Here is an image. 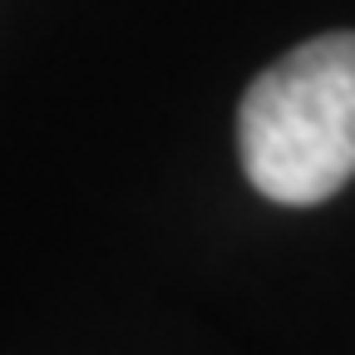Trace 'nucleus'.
I'll use <instances>...</instances> for the list:
<instances>
[{"mask_svg":"<svg viewBox=\"0 0 355 355\" xmlns=\"http://www.w3.org/2000/svg\"><path fill=\"white\" fill-rule=\"evenodd\" d=\"M252 188L282 207H316L355 178V30L296 44L261 69L237 114Z\"/></svg>","mask_w":355,"mask_h":355,"instance_id":"nucleus-1","label":"nucleus"}]
</instances>
